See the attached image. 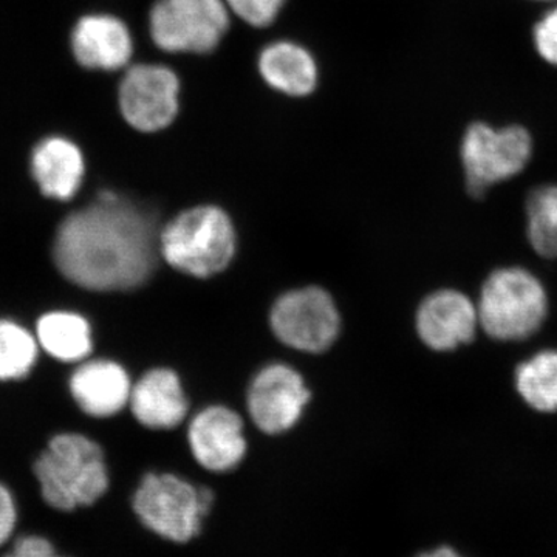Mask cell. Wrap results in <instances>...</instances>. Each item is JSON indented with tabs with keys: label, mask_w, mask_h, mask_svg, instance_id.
Listing matches in <instances>:
<instances>
[{
	"label": "cell",
	"mask_w": 557,
	"mask_h": 557,
	"mask_svg": "<svg viewBox=\"0 0 557 557\" xmlns=\"http://www.w3.org/2000/svg\"><path fill=\"white\" fill-rule=\"evenodd\" d=\"M159 233L149 208L104 189L91 203L62 219L51 258L61 276L75 287L91 293L134 292L156 273Z\"/></svg>",
	"instance_id": "6da1fadb"
},
{
	"label": "cell",
	"mask_w": 557,
	"mask_h": 557,
	"mask_svg": "<svg viewBox=\"0 0 557 557\" xmlns=\"http://www.w3.org/2000/svg\"><path fill=\"white\" fill-rule=\"evenodd\" d=\"M480 333L487 343L525 348L537 343L553 318V295L541 270L511 260L486 271L474 293Z\"/></svg>",
	"instance_id": "7a4b0ae2"
},
{
	"label": "cell",
	"mask_w": 557,
	"mask_h": 557,
	"mask_svg": "<svg viewBox=\"0 0 557 557\" xmlns=\"http://www.w3.org/2000/svg\"><path fill=\"white\" fill-rule=\"evenodd\" d=\"M33 472L46 504L62 512L90 507L110 485L104 450L79 432L53 435L36 458Z\"/></svg>",
	"instance_id": "3957f363"
},
{
	"label": "cell",
	"mask_w": 557,
	"mask_h": 557,
	"mask_svg": "<svg viewBox=\"0 0 557 557\" xmlns=\"http://www.w3.org/2000/svg\"><path fill=\"white\" fill-rule=\"evenodd\" d=\"M160 259L186 276L223 273L237 251V233L228 212L218 205H196L178 212L159 233Z\"/></svg>",
	"instance_id": "277c9868"
},
{
	"label": "cell",
	"mask_w": 557,
	"mask_h": 557,
	"mask_svg": "<svg viewBox=\"0 0 557 557\" xmlns=\"http://www.w3.org/2000/svg\"><path fill=\"white\" fill-rule=\"evenodd\" d=\"M465 189L471 199L485 200L494 189L519 178L534 156V139L522 124H468L460 141Z\"/></svg>",
	"instance_id": "5b68a950"
},
{
	"label": "cell",
	"mask_w": 557,
	"mask_h": 557,
	"mask_svg": "<svg viewBox=\"0 0 557 557\" xmlns=\"http://www.w3.org/2000/svg\"><path fill=\"white\" fill-rule=\"evenodd\" d=\"M212 502L214 494L208 487L172 472H149L132 497V508L150 533L186 544L199 536Z\"/></svg>",
	"instance_id": "8992f818"
},
{
	"label": "cell",
	"mask_w": 557,
	"mask_h": 557,
	"mask_svg": "<svg viewBox=\"0 0 557 557\" xmlns=\"http://www.w3.org/2000/svg\"><path fill=\"white\" fill-rule=\"evenodd\" d=\"M233 25L225 0H156L148 16L149 38L171 57H209Z\"/></svg>",
	"instance_id": "52a82bcc"
},
{
	"label": "cell",
	"mask_w": 557,
	"mask_h": 557,
	"mask_svg": "<svg viewBox=\"0 0 557 557\" xmlns=\"http://www.w3.org/2000/svg\"><path fill=\"white\" fill-rule=\"evenodd\" d=\"M178 72L161 62H134L124 70L116 90L121 119L139 134L170 129L182 112Z\"/></svg>",
	"instance_id": "ba28073f"
},
{
	"label": "cell",
	"mask_w": 557,
	"mask_h": 557,
	"mask_svg": "<svg viewBox=\"0 0 557 557\" xmlns=\"http://www.w3.org/2000/svg\"><path fill=\"white\" fill-rule=\"evenodd\" d=\"M270 327L284 346L302 354H324L338 339L341 314L327 289H289L274 300Z\"/></svg>",
	"instance_id": "9c48e42d"
},
{
	"label": "cell",
	"mask_w": 557,
	"mask_h": 557,
	"mask_svg": "<svg viewBox=\"0 0 557 557\" xmlns=\"http://www.w3.org/2000/svg\"><path fill=\"white\" fill-rule=\"evenodd\" d=\"M416 332L421 344L437 355L471 348L482 338L474 295L453 285L432 289L418 304Z\"/></svg>",
	"instance_id": "30bf717a"
},
{
	"label": "cell",
	"mask_w": 557,
	"mask_h": 557,
	"mask_svg": "<svg viewBox=\"0 0 557 557\" xmlns=\"http://www.w3.org/2000/svg\"><path fill=\"white\" fill-rule=\"evenodd\" d=\"M310 399V388L298 370L284 362H271L252 376L247 408L259 431L278 435L299 423Z\"/></svg>",
	"instance_id": "8fae6325"
},
{
	"label": "cell",
	"mask_w": 557,
	"mask_h": 557,
	"mask_svg": "<svg viewBox=\"0 0 557 557\" xmlns=\"http://www.w3.org/2000/svg\"><path fill=\"white\" fill-rule=\"evenodd\" d=\"M69 42L75 61L90 72H124L134 64V33L115 14H84L73 25Z\"/></svg>",
	"instance_id": "7c38bea8"
},
{
	"label": "cell",
	"mask_w": 557,
	"mask_h": 557,
	"mask_svg": "<svg viewBox=\"0 0 557 557\" xmlns=\"http://www.w3.org/2000/svg\"><path fill=\"white\" fill-rule=\"evenodd\" d=\"M188 443L201 468L211 472L233 471L247 456L244 418L228 406H208L190 420Z\"/></svg>",
	"instance_id": "4fadbf2b"
},
{
	"label": "cell",
	"mask_w": 557,
	"mask_h": 557,
	"mask_svg": "<svg viewBox=\"0 0 557 557\" xmlns=\"http://www.w3.org/2000/svg\"><path fill=\"white\" fill-rule=\"evenodd\" d=\"M256 69L270 90L292 100L310 98L321 84L317 54L306 44L292 38L267 42L256 58Z\"/></svg>",
	"instance_id": "5bb4252c"
},
{
	"label": "cell",
	"mask_w": 557,
	"mask_h": 557,
	"mask_svg": "<svg viewBox=\"0 0 557 557\" xmlns=\"http://www.w3.org/2000/svg\"><path fill=\"white\" fill-rule=\"evenodd\" d=\"M132 379L121 362L110 358L84 359L69 379V391L81 412L112 418L129 406Z\"/></svg>",
	"instance_id": "9a60e30c"
},
{
	"label": "cell",
	"mask_w": 557,
	"mask_h": 557,
	"mask_svg": "<svg viewBox=\"0 0 557 557\" xmlns=\"http://www.w3.org/2000/svg\"><path fill=\"white\" fill-rule=\"evenodd\" d=\"M30 174L46 199L70 201L78 196L86 180V156L72 138L49 135L32 149Z\"/></svg>",
	"instance_id": "2e32d148"
},
{
	"label": "cell",
	"mask_w": 557,
	"mask_h": 557,
	"mask_svg": "<svg viewBox=\"0 0 557 557\" xmlns=\"http://www.w3.org/2000/svg\"><path fill=\"white\" fill-rule=\"evenodd\" d=\"M127 408L141 426L171 431L188 416L189 399L174 369L156 368L134 383Z\"/></svg>",
	"instance_id": "e0dca14e"
},
{
	"label": "cell",
	"mask_w": 557,
	"mask_h": 557,
	"mask_svg": "<svg viewBox=\"0 0 557 557\" xmlns=\"http://www.w3.org/2000/svg\"><path fill=\"white\" fill-rule=\"evenodd\" d=\"M511 387L520 405L539 417L557 416V344L523 348L511 369Z\"/></svg>",
	"instance_id": "ac0fdd59"
},
{
	"label": "cell",
	"mask_w": 557,
	"mask_h": 557,
	"mask_svg": "<svg viewBox=\"0 0 557 557\" xmlns=\"http://www.w3.org/2000/svg\"><path fill=\"white\" fill-rule=\"evenodd\" d=\"M522 228L534 267L557 263V182L528 189L522 201Z\"/></svg>",
	"instance_id": "d6986e66"
},
{
	"label": "cell",
	"mask_w": 557,
	"mask_h": 557,
	"mask_svg": "<svg viewBox=\"0 0 557 557\" xmlns=\"http://www.w3.org/2000/svg\"><path fill=\"white\" fill-rule=\"evenodd\" d=\"M40 350L65 364H78L94 351V330L89 319L78 311L51 310L36 322Z\"/></svg>",
	"instance_id": "ffe728a7"
},
{
	"label": "cell",
	"mask_w": 557,
	"mask_h": 557,
	"mask_svg": "<svg viewBox=\"0 0 557 557\" xmlns=\"http://www.w3.org/2000/svg\"><path fill=\"white\" fill-rule=\"evenodd\" d=\"M39 343L16 319L0 318V383L27 379L39 358Z\"/></svg>",
	"instance_id": "44dd1931"
},
{
	"label": "cell",
	"mask_w": 557,
	"mask_h": 557,
	"mask_svg": "<svg viewBox=\"0 0 557 557\" xmlns=\"http://www.w3.org/2000/svg\"><path fill=\"white\" fill-rule=\"evenodd\" d=\"M233 20L256 30L273 27L287 9L288 0H225Z\"/></svg>",
	"instance_id": "7402d4cb"
},
{
	"label": "cell",
	"mask_w": 557,
	"mask_h": 557,
	"mask_svg": "<svg viewBox=\"0 0 557 557\" xmlns=\"http://www.w3.org/2000/svg\"><path fill=\"white\" fill-rule=\"evenodd\" d=\"M533 44L539 57L557 67V5L534 24Z\"/></svg>",
	"instance_id": "603a6c76"
},
{
	"label": "cell",
	"mask_w": 557,
	"mask_h": 557,
	"mask_svg": "<svg viewBox=\"0 0 557 557\" xmlns=\"http://www.w3.org/2000/svg\"><path fill=\"white\" fill-rule=\"evenodd\" d=\"M3 557H69L60 555L49 539L42 536H24L14 542L13 548Z\"/></svg>",
	"instance_id": "cb8c5ba5"
},
{
	"label": "cell",
	"mask_w": 557,
	"mask_h": 557,
	"mask_svg": "<svg viewBox=\"0 0 557 557\" xmlns=\"http://www.w3.org/2000/svg\"><path fill=\"white\" fill-rule=\"evenodd\" d=\"M17 523L16 498L5 483L0 482V547L13 536Z\"/></svg>",
	"instance_id": "d4e9b609"
},
{
	"label": "cell",
	"mask_w": 557,
	"mask_h": 557,
	"mask_svg": "<svg viewBox=\"0 0 557 557\" xmlns=\"http://www.w3.org/2000/svg\"><path fill=\"white\" fill-rule=\"evenodd\" d=\"M416 557H468L460 549L450 544L432 545L423 552L418 553Z\"/></svg>",
	"instance_id": "484cf974"
},
{
	"label": "cell",
	"mask_w": 557,
	"mask_h": 557,
	"mask_svg": "<svg viewBox=\"0 0 557 557\" xmlns=\"http://www.w3.org/2000/svg\"><path fill=\"white\" fill-rule=\"evenodd\" d=\"M537 2H548V0H537Z\"/></svg>",
	"instance_id": "4316f807"
}]
</instances>
